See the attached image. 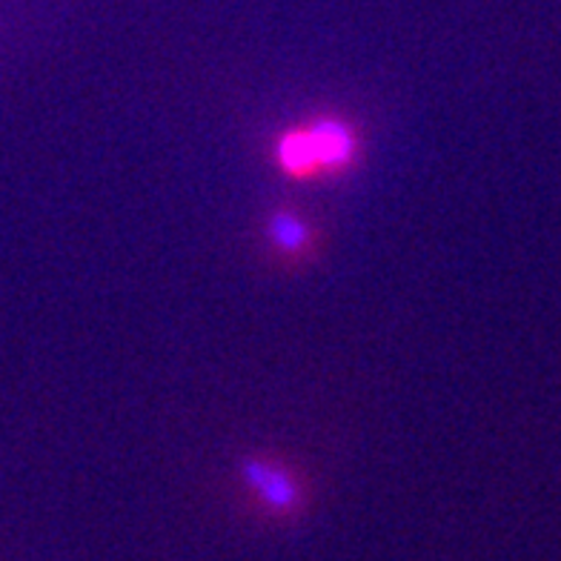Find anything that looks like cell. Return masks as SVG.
Here are the masks:
<instances>
[{"label":"cell","instance_id":"7a4b0ae2","mask_svg":"<svg viewBox=\"0 0 561 561\" xmlns=\"http://www.w3.org/2000/svg\"><path fill=\"white\" fill-rule=\"evenodd\" d=\"M241 476H244L252 493L259 495V502L266 510L278 513V516H293L301 507V484L296 481V476L287 473L275 461L247 458L244 467H241Z\"/></svg>","mask_w":561,"mask_h":561},{"label":"cell","instance_id":"3957f363","mask_svg":"<svg viewBox=\"0 0 561 561\" xmlns=\"http://www.w3.org/2000/svg\"><path fill=\"white\" fill-rule=\"evenodd\" d=\"M266 229H270V241H273L275 247H280V250L298 252L310 244V229H307V224H304L298 215H273Z\"/></svg>","mask_w":561,"mask_h":561},{"label":"cell","instance_id":"6da1fadb","mask_svg":"<svg viewBox=\"0 0 561 561\" xmlns=\"http://www.w3.org/2000/svg\"><path fill=\"white\" fill-rule=\"evenodd\" d=\"M353 133H350V126L339 124V121H318L304 129H293L278 144L280 170L293 178L339 172L353 161Z\"/></svg>","mask_w":561,"mask_h":561}]
</instances>
